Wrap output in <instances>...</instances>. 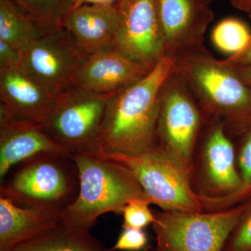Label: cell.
<instances>
[{
	"instance_id": "obj_1",
	"label": "cell",
	"mask_w": 251,
	"mask_h": 251,
	"mask_svg": "<svg viewBox=\"0 0 251 251\" xmlns=\"http://www.w3.org/2000/svg\"><path fill=\"white\" fill-rule=\"evenodd\" d=\"M173 60L165 57L146 76L108 99L97 150L139 154L157 146L159 92L171 74Z\"/></svg>"
},
{
	"instance_id": "obj_2",
	"label": "cell",
	"mask_w": 251,
	"mask_h": 251,
	"mask_svg": "<svg viewBox=\"0 0 251 251\" xmlns=\"http://www.w3.org/2000/svg\"><path fill=\"white\" fill-rule=\"evenodd\" d=\"M179 75L202 109L206 122L219 120L231 138L251 126V87L205 46L173 59Z\"/></svg>"
},
{
	"instance_id": "obj_3",
	"label": "cell",
	"mask_w": 251,
	"mask_h": 251,
	"mask_svg": "<svg viewBox=\"0 0 251 251\" xmlns=\"http://www.w3.org/2000/svg\"><path fill=\"white\" fill-rule=\"evenodd\" d=\"M70 158L78 172L79 191L61 215L66 227L90 232L103 214H122L124 207L137 198L151 202L135 175L122 163L97 150L75 151Z\"/></svg>"
},
{
	"instance_id": "obj_4",
	"label": "cell",
	"mask_w": 251,
	"mask_h": 251,
	"mask_svg": "<svg viewBox=\"0 0 251 251\" xmlns=\"http://www.w3.org/2000/svg\"><path fill=\"white\" fill-rule=\"evenodd\" d=\"M19 165L13 176L1 183L0 196L18 205L60 216L75 201L79 177L72 158L39 155Z\"/></svg>"
},
{
	"instance_id": "obj_5",
	"label": "cell",
	"mask_w": 251,
	"mask_h": 251,
	"mask_svg": "<svg viewBox=\"0 0 251 251\" xmlns=\"http://www.w3.org/2000/svg\"><path fill=\"white\" fill-rule=\"evenodd\" d=\"M97 151L128 168L151 204L162 210L204 211V195L195 191L191 183L193 168L172 153L158 146L135 155Z\"/></svg>"
},
{
	"instance_id": "obj_6",
	"label": "cell",
	"mask_w": 251,
	"mask_h": 251,
	"mask_svg": "<svg viewBox=\"0 0 251 251\" xmlns=\"http://www.w3.org/2000/svg\"><path fill=\"white\" fill-rule=\"evenodd\" d=\"M249 200L215 211H155L151 225L159 251H224Z\"/></svg>"
},
{
	"instance_id": "obj_7",
	"label": "cell",
	"mask_w": 251,
	"mask_h": 251,
	"mask_svg": "<svg viewBox=\"0 0 251 251\" xmlns=\"http://www.w3.org/2000/svg\"><path fill=\"white\" fill-rule=\"evenodd\" d=\"M206 124L197 100L173 70L159 92L157 146L193 168V155Z\"/></svg>"
},
{
	"instance_id": "obj_8",
	"label": "cell",
	"mask_w": 251,
	"mask_h": 251,
	"mask_svg": "<svg viewBox=\"0 0 251 251\" xmlns=\"http://www.w3.org/2000/svg\"><path fill=\"white\" fill-rule=\"evenodd\" d=\"M73 87L60 93L43 126L56 143L72 153L97 150V141L108 99Z\"/></svg>"
},
{
	"instance_id": "obj_9",
	"label": "cell",
	"mask_w": 251,
	"mask_h": 251,
	"mask_svg": "<svg viewBox=\"0 0 251 251\" xmlns=\"http://www.w3.org/2000/svg\"><path fill=\"white\" fill-rule=\"evenodd\" d=\"M21 52L19 67L57 94L75 86L89 55L64 27L48 31Z\"/></svg>"
},
{
	"instance_id": "obj_10",
	"label": "cell",
	"mask_w": 251,
	"mask_h": 251,
	"mask_svg": "<svg viewBox=\"0 0 251 251\" xmlns=\"http://www.w3.org/2000/svg\"><path fill=\"white\" fill-rule=\"evenodd\" d=\"M119 26L114 49L149 70L165 57L155 0H118Z\"/></svg>"
},
{
	"instance_id": "obj_11",
	"label": "cell",
	"mask_w": 251,
	"mask_h": 251,
	"mask_svg": "<svg viewBox=\"0 0 251 251\" xmlns=\"http://www.w3.org/2000/svg\"><path fill=\"white\" fill-rule=\"evenodd\" d=\"M164 45L171 59L204 47L206 29L214 14L203 0H155Z\"/></svg>"
},
{
	"instance_id": "obj_12",
	"label": "cell",
	"mask_w": 251,
	"mask_h": 251,
	"mask_svg": "<svg viewBox=\"0 0 251 251\" xmlns=\"http://www.w3.org/2000/svg\"><path fill=\"white\" fill-rule=\"evenodd\" d=\"M59 94L20 67H0V112L44 125Z\"/></svg>"
},
{
	"instance_id": "obj_13",
	"label": "cell",
	"mask_w": 251,
	"mask_h": 251,
	"mask_svg": "<svg viewBox=\"0 0 251 251\" xmlns=\"http://www.w3.org/2000/svg\"><path fill=\"white\" fill-rule=\"evenodd\" d=\"M72 151L54 142L43 125L19 120L0 112V180L13 167L39 155L69 157Z\"/></svg>"
},
{
	"instance_id": "obj_14",
	"label": "cell",
	"mask_w": 251,
	"mask_h": 251,
	"mask_svg": "<svg viewBox=\"0 0 251 251\" xmlns=\"http://www.w3.org/2000/svg\"><path fill=\"white\" fill-rule=\"evenodd\" d=\"M151 71L112 48L87 56L74 87L91 93L115 94L141 80Z\"/></svg>"
},
{
	"instance_id": "obj_15",
	"label": "cell",
	"mask_w": 251,
	"mask_h": 251,
	"mask_svg": "<svg viewBox=\"0 0 251 251\" xmlns=\"http://www.w3.org/2000/svg\"><path fill=\"white\" fill-rule=\"evenodd\" d=\"M202 136V170L212 197H224L237 191L241 185L237 152L224 124L207 122Z\"/></svg>"
},
{
	"instance_id": "obj_16",
	"label": "cell",
	"mask_w": 251,
	"mask_h": 251,
	"mask_svg": "<svg viewBox=\"0 0 251 251\" xmlns=\"http://www.w3.org/2000/svg\"><path fill=\"white\" fill-rule=\"evenodd\" d=\"M118 26L115 4L82 5L73 10L63 23V27L87 54L114 49Z\"/></svg>"
},
{
	"instance_id": "obj_17",
	"label": "cell",
	"mask_w": 251,
	"mask_h": 251,
	"mask_svg": "<svg viewBox=\"0 0 251 251\" xmlns=\"http://www.w3.org/2000/svg\"><path fill=\"white\" fill-rule=\"evenodd\" d=\"M61 224L59 214L20 206L0 196V251H9Z\"/></svg>"
},
{
	"instance_id": "obj_18",
	"label": "cell",
	"mask_w": 251,
	"mask_h": 251,
	"mask_svg": "<svg viewBox=\"0 0 251 251\" xmlns=\"http://www.w3.org/2000/svg\"><path fill=\"white\" fill-rule=\"evenodd\" d=\"M9 251H110L90 232L62 224L19 244Z\"/></svg>"
},
{
	"instance_id": "obj_19",
	"label": "cell",
	"mask_w": 251,
	"mask_h": 251,
	"mask_svg": "<svg viewBox=\"0 0 251 251\" xmlns=\"http://www.w3.org/2000/svg\"><path fill=\"white\" fill-rule=\"evenodd\" d=\"M49 31L12 0H0V40L21 51Z\"/></svg>"
},
{
	"instance_id": "obj_20",
	"label": "cell",
	"mask_w": 251,
	"mask_h": 251,
	"mask_svg": "<svg viewBox=\"0 0 251 251\" xmlns=\"http://www.w3.org/2000/svg\"><path fill=\"white\" fill-rule=\"evenodd\" d=\"M239 149L237 153L238 169L241 178L239 189L229 196L209 197L204 196V211L224 210L251 198V126L239 137Z\"/></svg>"
},
{
	"instance_id": "obj_21",
	"label": "cell",
	"mask_w": 251,
	"mask_h": 251,
	"mask_svg": "<svg viewBox=\"0 0 251 251\" xmlns=\"http://www.w3.org/2000/svg\"><path fill=\"white\" fill-rule=\"evenodd\" d=\"M23 11L48 29L63 27L68 15L75 9L74 0H12Z\"/></svg>"
},
{
	"instance_id": "obj_22",
	"label": "cell",
	"mask_w": 251,
	"mask_h": 251,
	"mask_svg": "<svg viewBox=\"0 0 251 251\" xmlns=\"http://www.w3.org/2000/svg\"><path fill=\"white\" fill-rule=\"evenodd\" d=\"M251 38L249 27L240 20L228 18L220 21L211 32L214 46L229 57L242 50Z\"/></svg>"
},
{
	"instance_id": "obj_23",
	"label": "cell",
	"mask_w": 251,
	"mask_h": 251,
	"mask_svg": "<svg viewBox=\"0 0 251 251\" xmlns=\"http://www.w3.org/2000/svg\"><path fill=\"white\" fill-rule=\"evenodd\" d=\"M151 204L148 200L142 198L130 201L122 210L124 218L122 227L143 229L152 225L155 221V216L149 206Z\"/></svg>"
},
{
	"instance_id": "obj_24",
	"label": "cell",
	"mask_w": 251,
	"mask_h": 251,
	"mask_svg": "<svg viewBox=\"0 0 251 251\" xmlns=\"http://www.w3.org/2000/svg\"><path fill=\"white\" fill-rule=\"evenodd\" d=\"M224 251H251V198L242 219L227 239Z\"/></svg>"
},
{
	"instance_id": "obj_25",
	"label": "cell",
	"mask_w": 251,
	"mask_h": 251,
	"mask_svg": "<svg viewBox=\"0 0 251 251\" xmlns=\"http://www.w3.org/2000/svg\"><path fill=\"white\" fill-rule=\"evenodd\" d=\"M123 229L110 251H142L148 247V237L143 229L122 227Z\"/></svg>"
},
{
	"instance_id": "obj_26",
	"label": "cell",
	"mask_w": 251,
	"mask_h": 251,
	"mask_svg": "<svg viewBox=\"0 0 251 251\" xmlns=\"http://www.w3.org/2000/svg\"><path fill=\"white\" fill-rule=\"evenodd\" d=\"M21 59V50L0 40V67H19Z\"/></svg>"
},
{
	"instance_id": "obj_27",
	"label": "cell",
	"mask_w": 251,
	"mask_h": 251,
	"mask_svg": "<svg viewBox=\"0 0 251 251\" xmlns=\"http://www.w3.org/2000/svg\"><path fill=\"white\" fill-rule=\"evenodd\" d=\"M221 61L229 67H251V38L240 52Z\"/></svg>"
},
{
	"instance_id": "obj_28",
	"label": "cell",
	"mask_w": 251,
	"mask_h": 251,
	"mask_svg": "<svg viewBox=\"0 0 251 251\" xmlns=\"http://www.w3.org/2000/svg\"><path fill=\"white\" fill-rule=\"evenodd\" d=\"M224 64V63H223ZM229 67V66H228ZM244 82L251 87V67H229Z\"/></svg>"
},
{
	"instance_id": "obj_29",
	"label": "cell",
	"mask_w": 251,
	"mask_h": 251,
	"mask_svg": "<svg viewBox=\"0 0 251 251\" xmlns=\"http://www.w3.org/2000/svg\"><path fill=\"white\" fill-rule=\"evenodd\" d=\"M234 7L244 11L247 14H251V0H229Z\"/></svg>"
},
{
	"instance_id": "obj_30",
	"label": "cell",
	"mask_w": 251,
	"mask_h": 251,
	"mask_svg": "<svg viewBox=\"0 0 251 251\" xmlns=\"http://www.w3.org/2000/svg\"><path fill=\"white\" fill-rule=\"evenodd\" d=\"M75 9L83 4H115L118 0H74Z\"/></svg>"
},
{
	"instance_id": "obj_31",
	"label": "cell",
	"mask_w": 251,
	"mask_h": 251,
	"mask_svg": "<svg viewBox=\"0 0 251 251\" xmlns=\"http://www.w3.org/2000/svg\"><path fill=\"white\" fill-rule=\"evenodd\" d=\"M142 251H159L157 250L156 248H154V249H153V248L148 247H148L145 248V249H143V250Z\"/></svg>"
},
{
	"instance_id": "obj_32",
	"label": "cell",
	"mask_w": 251,
	"mask_h": 251,
	"mask_svg": "<svg viewBox=\"0 0 251 251\" xmlns=\"http://www.w3.org/2000/svg\"><path fill=\"white\" fill-rule=\"evenodd\" d=\"M203 1H204V2H206V4H209L211 2V1H213V0H203Z\"/></svg>"
},
{
	"instance_id": "obj_33",
	"label": "cell",
	"mask_w": 251,
	"mask_h": 251,
	"mask_svg": "<svg viewBox=\"0 0 251 251\" xmlns=\"http://www.w3.org/2000/svg\"><path fill=\"white\" fill-rule=\"evenodd\" d=\"M249 16H250L251 19V14H249Z\"/></svg>"
}]
</instances>
